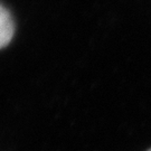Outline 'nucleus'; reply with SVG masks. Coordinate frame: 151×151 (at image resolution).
I'll use <instances>...</instances> for the list:
<instances>
[{
    "instance_id": "nucleus-1",
    "label": "nucleus",
    "mask_w": 151,
    "mask_h": 151,
    "mask_svg": "<svg viewBox=\"0 0 151 151\" xmlns=\"http://www.w3.org/2000/svg\"><path fill=\"white\" fill-rule=\"evenodd\" d=\"M15 27L9 11L0 5V49L10 43L14 36Z\"/></svg>"
},
{
    "instance_id": "nucleus-2",
    "label": "nucleus",
    "mask_w": 151,
    "mask_h": 151,
    "mask_svg": "<svg viewBox=\"0 0 151 151\" xmlns=\"http://www.w3.org/2000/svg\"><path fill=\"white\" fill-rule=\"evenodd\" d=\"M149 151H151V150H149Z\"/></svg>"
}]
</instances>
